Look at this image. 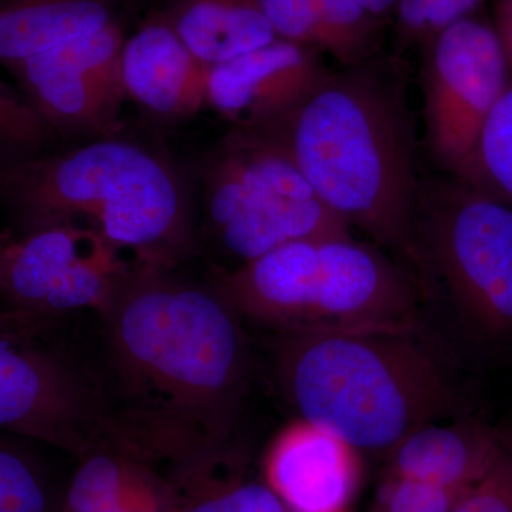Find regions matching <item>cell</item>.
<instances>
[{
	"label": "cell",
	"instance_id": "obj_9",
	"mask_svg": "<svg viewBox=\"0 0 512 512\" xmlns=\"http://www.w3.org/2000/svg\"><path fill=\"white\" fill-rule=\"evenodd\" d=\"M424 47L426 143L441 170L457 175L512 83L495 26L476 15L430 37Z\"/></svg>",
	"mask_w": 512,
	"mask_h": 512
},
{
	"label": "cell",
	"instance_id": "obj_24",
	"mask_svg": "<svg viewBox=\"0 0 512 512\" xmlns=\"http://www.w3.org/2000/svg\"><path fill=\"white\" fill-rule=\"evenodd\" d=\"M485 0H399L393 18L403 47L423 46L430 37L474 15Z\"/></svg>",
	"mask_w": 512,
	"mask_h": 512
},
{
	"label": "cell",
	"instance_id": "obj_22",
	"mask_svg": "<svg viewBox=\"0 0 512 512\" xmlns=\"http://www.w3.org/2000/svg\"><path fill=\"white\" fill-rule=\"evenodd\" d=\"M453 177L512 207V83L485 124L473 156Z\"/></svg>",
	"mask_w": 512,
	"mask_h": 512
},
{
	"label": "cell",
	"instance_id": "obj_18",
	"mask_svg": "<svg viewBox=\"0 0 512 512\" xmlns=\"http://www.w3.org/2000/svg\"><path fill=\"white\" fill-rule=\"evenodd\" d=\"M114 20V0H0V64L6 69Z\"/></svg>",
	"mask_w": 512,
	"mask_h": 512
},
{
	"label": "cell",
	"instance_id": "obj_1",
	"mask_svg": "<svg viewBox=\"0 0 512 512\" xmlns=\"http://www.w3.org/2000/svg\"><path fill=\"white\" fill-rule=\"evenodd\" d=\"M137 259L106 308V376H99L121 439L173 474L224 463L247 393L241 316L211 284Z\"/></svg>",
	"mask_w": 512,
	"mask_h": 512
},
{
	"label": "cell",
	"instance_id": "obj_10",
	"mask_svg": "<svg viewBox=\"0 0 512 512\" xmlns=\"http://www.w3.org/2000/svg\"><path fill=\"white\" fill-rule=\"evenodd\" d=\"M126 37L114 20L6 70L18 82L23 100L57 138L84 143L117 136L127 100L121 80Z\"/></svg>",
	"mask_w": 512,
	"mask_h": 512
},
{
	"label": "cell",
	"instance_id": "obj_12",
	"mask_svg": "<svg viewBox=\"0 0 512 512\" xmlns=\"http://www.w3.org/2000/svg\"><path fill=\"white\" fill-rule=\"evenodd\" d=\"M329 72L322 53L276 39L211 67L207 106L234 128H258L285 116Z\"/></svg>",
	"mask_w": 512,
	"mask_h": 512
},
{
	"label": "cell",
	"instance_id": "obj_26",
	"mask_svg": "<svg viewBox=\"0 0 512 512\" xmlns=\"http://www.w3.org/2000/svg\"><path fill=\"white\" fill-rule=\"evenodd\" d=\"M450 512H512V436L484 477Z\"/></svg>",
	"mask_w": 512,
	"mask_h": 512
},
{
	"label": "cell",
	"instance_id": "obj_25",
	"mask_svg": "<svg viewBox=\"0 0 512 512\" xmlns=\"http://www.w3.org/2000/svg\"><path fill=\"white\" fill-rule=\"evenodd\" d=\"M468 491L392 476L380 491V507L382 512H450Z\"/></svg>",
	"mask_w": 512,
	"mask_h": 512
},
{
	"label": "cell",
	"instance_id": "obj_3",
	"mask_svg": "<svg viewBox=\"0 0 512 512\" xmlns=\"http://www.w3.org/2000/svg\"><path fill=\"white\" fill-rule=\"evenodd\" d=\"M275 357L299 419L359 454L390 456L413 431L460 414L454 377L420 328L279 332Z\"/></svg>",
	"mask_w": 512,
	"mask_h": 512
},
{
	"label": "cell",
	"instance_id": "obj_15",
	"mask_svg": "<svg viewBox=\"0 0 512 512\" xmlns=\"http://www.w3.org/2000/svg\"><path fill=\"white\" fill-rule=\"evenodd\" d=\"M158 467L119 441H106L77 458L62 512H180L177 485Z\"/></svg>",
	"mask_w": 512,
	"mask_h": 512
},
{
	"label": "cell",
	"instance_id": "obj_6",
	"mask_svg": "<svg viewBox=\"0 0 512 512\" xmlns=\"http://www.w3.org/2000/svg\"><path fill=\"white\" fill-rule=\"evenodd\" d=\"M201 180L202 228L228 269L291 242L352 237L291 158L252 131L232 127L204 158Z\"/></svg>",
	"mask_w": 512,
	"mask_h": 512
},
{
	"label": "cell",
	"instance_id": "obj_17",
	"mask_svg": "<svg viewBox=\"0 0 512 512\" xmlns=\"http://www.w3.org/2000/svg\"><path fill=\"white\" fill-rule=\"evenodd\" d=\"M161 13L192 55L210 67L278 39L258 0H171Z\"/></svg>",
	"mask_w": 512,
	"mask_h": 512
},
{
	"label": "cell",
	"instance_id": "obj_21",
	"mask_svg": "<svg viewBox=\"0 0 512 512\" xmlns=\"http://www.w3.org/2000/svg\"><path fill=\"white\" fill-rule=\"evenodd\" d=\"M62 494L32 451L0 437V512H62Z\"/></svg>",
	"mask_w": 512,
	"mask_h": 512
},
{
	"label": "cell",
	"instance_id": "obj_19",
	"mask_svg": "<svg viewBox=\"0 0 512 512\" xmlns=\"http://www.w3.org/2000/svg\"><path fill=\"white\" fill-rule=\"evenodd\" d=\"M173 481L180 512H291L268 484L245 478L239 460Z\"/></svg>",
	"mask_w": 512,
	"mask_h": 512
},
{
	"label": "cell",
	"instance_id": "obj_4",
	"mask_svg": "<svg viewBox=\"0 0 512 512\" xmlns=\"http://www.w3.org/2000/svg\"><path fill=\"white\" fill-rule=\"evenodd\" d=\"M0 205L22 235L87 222L114 248L168 266L194 242L180 168L158 148L119 134L0 170Z\"/></svg>",
	"mask_w": 512,
	"mask_h": 512
},
{
	"label": "cell",
	"instance_id": "obj_27",
	"mask_svg": "<svg viewBox=\"0 0 512 512\" xmlns=\"http://www.w3.org/2000/svg\"><path fill=\"white\" fill-rule=\"evenodd\" d=\"M47 319L37 318L28 313L0 311V336H22V338H35L40 330L45 328Z\"/></svg>",
	"mask_w": 512,
	"mask_h": 512
},
{
	"label": "cell",
	"instance_id": "obj_29",
	"mask_svg": "<svg viewBox=\"0 0 512 512\" xmlns=\"http://www.w3.org/2000/svg\"><path fill=\"white\" fill-rule=\"evenodd\" d=\"M359 2L384 23L387 19L393 18L399 0H359Z\"/></svg>",
	"mask_w": 512,
	"mask_h": 512
},
{
	"label": "cell",
	"instance_id": "obj_11",
	"mask_svg": "<svg viewBox=\"0 0 512 512\" xmlns=\"http://www.w3.org/2000/svg\"><path fill=\"white\" fill-rule=\"evenodd\" d=\"M127 266L94 229L52 225L8 239L0 258V295L12 311L42 319L82 309L100 313Z\"/></svg>",
	"mask_w": 512,
	"mask_h": 512
},
{
	"label": "cell",
	"instance_id": "obj_20",
	"mask_svg": "<svg viewBox=\"0 0 512 512\" xmlns=\"http://www.w3.org/2000/svg\"><path fill=\"white\" fill-rule=\"evenodd\" d=\"M320 36L322 53L342 67L377 56L383 22L359 0H308Z\"/></svg>",
	"mask_w": 512,
	"mask_h": 512
},
{
	"label": "cell",
	"instance_id": "obj_8",
	"mask_svg": "<svg viewBox=\"0 0 512 512\" xmlns=\"http://www.w3.org/2000/svg\"><path fill=\"white\" fill-rule=\"evenodd\" d=\"M35 338L0 336V430L79 458L119 437L99 376Z\"/></svg>",
	"mask_w": 512,
	"mask_h": 512
},
{
	"label": "cell",
	"instance_id": "obj_30",
	"mask_svg": "<svg viewBox=\"0 0 512 512\" xmlns=\"http://www.w3.org/2000/svg\"><path fill=\"white\" fill-rule=\"evenodd\" d=\"M6 242L8 239L0 237V258H2L3 248H5Z\"/></svg>",
	"mask_w": 512,
	"mask_h": 512
},
{
	"label": "cell",
	"instance_id": "obj_14",
	"mask_svg": "<svg viewBox=\"0 0 512 512\" xmlns=\"http://www.w3.org/2000/svg\"><path fill=\"white\" fill-rule=\"evenodd\" d=\"M265 483L291 511L346 512L359 488V453L330 431L299 419L269 448Z\"/></svg>",
	"mask_w": 512,
	"mask_h": 512
},
{
	"label": "cell",
	"instance_id": "obj_2",
	"mask_svg": "<svg viewBox=\"0 0 512 512\" xmlns=\"http://www.w3.org/2000/svg\"><path fill=\"white\" fill-rule=\"evenodd\" d=\"M248 131L281 148L350 228L420 282L430 278L417 235L421 178L409 76L399 60L375 56L329 69L295 109Z\"/></svg>",
	"mask_w": 512,
	"mask_h": 512
},
{
	"label": "cell",
	"instance_id": "obj_16",
	"mask_svg": "<svg viewBox=\"0 0 512 512\" xmlns=\"http://www.w3.org/2000/svg\"><path fill=\"white\" fill-rule=\"evenodd\" d=\"M508 434L474 419L437 421L413 431L390 454L392 476L468 491L493 466Z\"/></svg>",
	"mask_w": 512,
	"mask_h": 512
},
{
	"label": "cell",
	"instance_id": "obj_13",
	"mask_svg": "<svg viewBox=\"0 0 512 512\" xmlns=\"http://www.w3.org/2000/svg\"><path fill=\"white\" fill-rule=\"evenodd\" d=\"M210 70L161 12L148 16L127 36L121 52L126 99L157 123L178 124L197 116L207 106Z\"/></svg>",
	"mask_w": 512,
	"mask_h": 512
},
{
	"label": "cell",
	"instance_id": "obj_31",
	"mask_svg": "<svg viewBox=\"0 0 512 512\" xmlns=\"http://www.w3.org/2000/svg\"><path fill=\"white\" fill-rule=\"evenodd\" d=\"M291 512H295V511H291Z\"/></svg>",
	"mask_w": 512,
	"mask_h": 512
},
{
	"label": "cell",
	"instance_id": "obj_28",
	"mask_svg": "<svg viewBox=\"0 0 512 512\" xmlns=\"http://www.w3.org/2000/svg\"><path fill=\"white\" fill-rule=\"evenodd\" d=\"M494 26L503 43L512 73V0H497Z\"/></svg>",
	"mask_w": 512,
	"mask_h": 512
},
{
	"label": "cell",
	"instance_id": "obj_5",
	"mask_svg": "<svg viewBox=\"0 0 512 512\" xmlns=\"http://www.w3.org/2000/svg\"><path fill=\"white\" fill-rule=\"evenodd\" d=\"M210 284L241 318L279 332L419 328L420 279L377 248L350 238L291 242Z\"/></svg>",
	"mask_w": 512,
	"mask_h": 512
},
{
	"label": "cell",
	"instance_id": "obj_23",
	"mask_svg": "<svg viewBox=\"0 0 512 512\" xmlns=\"http://www.w3.org/2000/svg\"><path fill=\"white\" fill-rule=\"evenodd\" d=\"M56 140L25 100L0 92V170L52 151Z\"/></svg>",
	"mask_w": 512,
	"mask_h": 512
},
{
	"label": "cell",
	"instance_id": "obj_7",
	"mask_svg": "<svg viewBox=\"0 0 512 512\" xmlns=\"http://www.w3.org/2000/svg\"><path fill=\"white\" fill-rule=\"evenodd\" d=\"M417 235L429 275L481 338L512 340V207L456 177L421 178Z\"/></svg>",
	"mask_w": 512,
	"mask_h": 512
}]
</instances>
